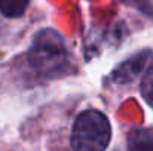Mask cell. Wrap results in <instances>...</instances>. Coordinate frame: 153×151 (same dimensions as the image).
I'll return each instance as SVG.
<instances>
[{"label": "cell", "instance_id": "cell-1", "mask_svg": "<svg viewBox=\"0 0 153 151\" xmlns=\"http://www.w3.org/2000/svg\"><path fill=\"white\" fill-rule=\"evenodd\" d=\"M68 53L64 40L53 30L40 31L30 49V64L43 77H56L65 68Z\"/></svg>", "mask_w": 153, "mask_h": 151}, {"label": "cell", "instance_id": "cell-2", "mask_svg": "<svg viewBox=\"0 0 153 151\" xmlns=\"http://www.w3.org/2000/svg\"><path fill=\"white\" fill-rule=\"evenodd\" d=\"M111 138L107 117L101 111L86 110L80 113L73 124L71 147L74 151H104Z\"/></svg>", "mask_w": 153, "mask_h": 151}, {"label": "cell", "instance_id": "cell-3", "mask_svg": "<svg viewBox=\"0 0 153 151\" xmlns=\"http://www.w3.org/2000/svg\"><path fill=\"white\" fill-rule=\"evenodd\" d=\"M129 151H153V136L146 132H132L128 138Z\"/></svg>", "mask_w": 153, "mask_h": 151}, {"label": "cell", "instance_id": "cell-4", "mask_svg": "<svg viewBox=\"0 0 153 151\" xmlns=\"http://www.w3.org/2000/svg\"><path fill=\"white\" fill-rule=\"evenodd\" d=\"M30 0H0V12L7 18H18L21 16Z\"/></svg>", "mask_w": 153, "mask_h": 151}, {"label": "cell", "instance_id": "cell-5", "mask_svg": "<svg viewBox=\"0 0 153 151\" xmlns=\"http://www.w3.org/2000/svg\"><path fill=\"white\" fill-rule=\"evenodd\" d=\"M141 94H143L144 99L147 101V104L150 107H153V67L146 73V76L143 77Z\"/></svg>", "mask_w": 153, "mask_h": 151}, {"label": "cell", "instance_id": "cell-6", "mask_svg": "<svg viewBox=\"0 0 153 151\" xmlns=\"http://www.w3.org/2000/svg\"><path fill=\"white\" fill-rule=\"evenodd\" d=\"M137 4L141 12L153 18V0H137Z\"/></svg>", "mask_w": 153, "mask_h": 151}]
</instances>
